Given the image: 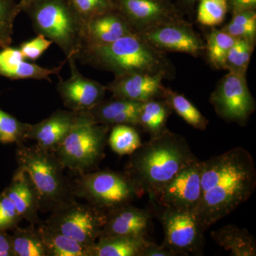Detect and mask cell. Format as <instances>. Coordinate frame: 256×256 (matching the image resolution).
Here are the masks:
<instances>
[{
  "label": "cell",
  "mask_w": 256,
  "mask_h": 256,
  "mask_svg": "<svg viewBox=\"0 0 256 256\" xmlns=\"http://www.w3.org/2000/svg\"><path fill=\"white\" fill-rule=\"evenodd\" d=\"M202 193L194 210L204 232L246 202L256 186L254 158L242 146L201 162Z\"/></svg>",
  "instance_id": "6da1fadb"
},
{
  "label": "cell",
  "mask_w": 256,
  "mask_h": 256,
  "mask_svg": "<svg viewBox=\"0 0 256 256\" xmlns=\"http://www.w3.org/2000/svg\"><path fill=\"white\" fill-rule=\"evenodd\" d=\"M124 172L141 195L154 194L182 170L198 161L181 134L168 128L130 154Z\"/></svg>",
  "instance_id": "7a4b0ae2"
},
{
  "label": "cell",
  "mask_w": 256,
  "mask_h": 256,
  "mask_svg": "<svg viewBox=\"0 0 256 256\" xmlns=\"http://www.w3.org/2000/svg\"><path fill=\"white\" fill-rule=\"evenodd\" d=\"M78 58L112 72L116 76L128 74H161L168 77L173 72L172 64L162 52L136 33L108 44L86 46Z\"/></svg>",
  "instance_id": "3957f363"
},
{
  "label": "cell",
  "mask_w": 256,
  "mask_h": 256,
  "mask_svg": "<svg viewBox=\"0 0 256 256\" xmlns=\"http://www.w3.org/2000/svg\"><path fill=\"white\" fill-rule=\"evenodd\" d=\"M37 34L50 40L68 58L78 60L86 46V24L70 0H32L22 10Z\"/></svg>",
  "instance_id": "277c9868"
},
{
  "label": "cell",
  "mask_w": 256,
  "mask_h": 256,
  "mask_svg": "<svg viewBox=\"0 0 256 256\" xmlns=\"http://www.w3.org/2000/svg\"><path fill=\"white\" fill-rule=\"evenodd\" d=\"M18 170L28 173L40 198V212H52L64 202L74 198L72 185L64 174L63 166L53 152L38 146L16 144Z\"/></svg>",
  "instance_id": "5b68a950"
},
{
  "label": "cell",
  "mask_w": 256,
  "mask_h": 256,
  "mask_svg": "<svg viewBox=\"0 0 256 256\" xmlns=\"http://www.w3.org/2000/svg\"><path fill=\"white\" fill-rule=\"evenodd\" d=\"M110 126L96 124L88 112H79L78 118L53 153L64 169L88 172L105 156Z\"/></svg>",
  "instance_id": "8992f818"
},
{
  "label": "cell",
  "mask_w": 256,
  "mask_h": 256,
  "mask_svg": "<svg viewBox=\"0 0 256 256\" xmlns=\"http://www.w3.org/2000/svg\"><path fill=\"white\" fill-rule=\"evenodd\" d=\"M74 196L108 212L142 196L127 174L112 170L82 173L72 186Z\"/></svg>",
  "instance_id": "52a82bcc"
},
{
  "label": "cell",
  "mask_w": 256,
  "mask_h": 256,
  "mask_svg": "<svg viewBox=\"0 0 256 256\" xmlns=\"http://www.w3.org/2000/svg\"><path fill=\"white\" fill-rule=\"evenodd\" d=\"M106 214L104 210L72 198L52 210L45 224L56 232L89 248L100 237Z\"/></svg>",
  "instance_id": "ba28073f"
},
{
  "label": "cell",
  "mask_w": 256,
  "mask_h": 256,
  "mask_svg": "<svg viewBox=\"0 0 256 256\" xmlns=\"http://www.w3.org/2000/svg\"><path fill=\"white\" fill-rule=\"evenodd\" d=\"M164 230L162 245L176 256L201 255L204 246L203 229L194 210L162 206L152 203Z\"/></svg>",
  "instance_id": "9c48e42d"
},
{
  "label": "cell",
  "mask_w": 256,
  "mask_h": 256,
  "mask_svg": "<svg viewBox=\"0 0 256 256\" xmlns=\"http://www.w3.org/2000/svg\"><path fill=\"white\" fill-rule=\"evenodd\" d=\"M210 102L220 118L244 126L256 110L246 75L228 72L212 92Z\"/></svg>",
  "instance_id": "30bf717a"
},
{
  "label": "cell",
  "mask_w": 256,
  "mask_h": 256,
  "mask_svg": "<svg viewBox=\"0 0 256 256\" xmlns=\"http://www.w3.org/2000/svg\"><path fill=\"white\" fill-rule=\"evenodd\" d=\"M136 34L162 52H182L197 56L206 48L191 25L178 18L158 24Z\"/></svg>",
  "instance_id": "8fae6325"
},
{
  "label": "cell",
  "mask_w": 256,
  "mask_h": 256,
  "mask_svg": "<svg viewBox=\"0 0 256 256\" xmlns=\"http://www.w3.org/2000/svg\"><path fill=\"white\" fill-rule=\"evenodd\" d=\"M201 193V162L198 160L182 170L149 198L150 202L162 206L194 210Z\"/></svg>",
  "instance_id": "7c38bea8"
},
{
  "label": "cell",
  "mask_w": 256,
  "mask_h": 256,
  "mask_svg": "<svg viewBox=\"0 0 256 256\" xmlns=\"http://www.w3.org/2000/svg\"><path fill=\"white\" fill-rule=\"evenodd\" d=\"M76 58L68 60L70 76L66 80L60 79L57 84V92L64 105L69 110L76 112H86L94 108L104 100L106 86L86 77L79 72Z\"/></svg>",
  "instance_id": "4fadbf2b"
},
{
  "label": "cell",
  "mask_w": 256,
  "mask_h": 256,
  "mask_svg": "<svg viewBox=\"0 0 256 256\" xmlns=\"http://www.w3.org/2000/svg\"><path fill=\"white\" fill-rule=\"evenodd\" d=\"M152 225V212L128 204L107 212L105 225L99 238L112 236L146 238Z\"/></svg>",
  "instance_id": "5bb4252c"
},
{
  "label": "cell",
  "mask_w": 256,
  "mask_h": 256,
  "mask_svg": "<svg viewBox=\"0 0 256 256\" xmlns=\"http://www.w3.org/2000/svg\"><path fill=\"white\" fill-rule=\"evenodd\" d=\"M163 74H128L116 76L106 86L116 98L144 102L163 97Z\"/></svg>",
  "instance_id": "9a60e30c"
},
{
  "label": "cell",
  "mask_w": 256,
  "mask_h": 256,
  "mask_svg": "<svg viewBox=\"0 0 256 256\" xmlns=\"http://www.w3.org/2000/svg\"><path fill=\"white\" fill-rule=\"evenodd\" d=\"M114 10L127 22L134 33L176 20L160 0H114Z\"/></svg>",
  "instance_id": "2e32d148"
},
{
  "label": "cell",
  "mask_w": 256,
  "mask_h": 256,
  "mask_svg": "<svg viewBox=\"0 0 256 256\" xmlns=\"http://www.w3.org/2000/svg\"><path fill=\"white\" fill-rule=\"evenodd\" d=\"M79 112L58 110L36 124H28L25 138L37 146L53 151L66 137L78 118Z\"/></svg>",
  "instance_id": "e0dca14e"
},
{
  "label": "cell",
  "mask_w": 256,
  "mask_h": 256,
  "mask_svg": "<svg viewBox=\"0 0 256 256\" xmlns=\"http://www.w3.org/2000/svg\"><path fill=\"white\" fill-rule=\"evenodd\" d=\"M3 192L14 203L22 220L33 225L42 223L38 214L40 195L28 173L16 170L11 183Z\"/></svg>",
  "instance_id": "ac0fdd59"
},
{
  "label": "cell",
  "mask_w": 256,
  "mask_h": 256,
  "mask_svg": "<svg viewBox=\"0 0 256 256\" xmlns=\"http://www.w3.org/2000/svg\"><path fill=\"white\" fill-rule=\"evenodd\" d=\"M132 33L134 32L124 18L116 10H110L88 22L85 47L108 44Z\"/></svg>",
  "instance_id": "d6986e66"
},
{
  "label": "cell",
  "mask_w": 256,
  "mask_h": 256,
  "mask_svg": "<svg viewBox=\"0 0 256 256\" xmlns=\"http://www.w3.org/2000/svg\"><path fill=\"white\" fill-rule=\"evenodd\" d=\"M142 102L116 98L102 100L88 111L96 124L112 127L117 124L138 126V118Z\"/></svg>",
  "instance_id": "ffe728a7"
},
{
  "label": "cell",
  "mask_w": 256,
  "mask_h": 256,
  "mask_svg": "<svg viewBox=\"0 0 256 256\" xmlns=\"http://www.w3.org/2000/svg\"><path fill=\"white\" fill-rule=\"evenodd\" d=\"M212 239L232 256H256L255 237L245 228L224 226L210 233Z\"/></svg>",
  "instance_id": "44dd1931"
},
{
  "label": "cell",
  "mask_w": 256,
  "mask_h": 256,
  "mask_svg": "<svg viewBox=\"0 0 256 256\" xmlns=\"http://www.w3.org/2000/svg\"><path fill=\"white\" fill-rule=\"evenodd\" d=\"M146 237L112 236L99 238L88 248V256H140Z\"/></svg>",
  "instance_id": "7402d4cb"
},
{
  "label": "cell",
  "mask_w": 256,
  "mask_h": 256,
  "mask_svg": "<svg viewBox=\"0 0 256 256\" xmlns=\"http://www.w3.org/2000/svg\"><path fill=\"white\" fill-rule=\"evenodd\" d=\"M38 230L43 238L47 256H88V247L56 232L45 222L38 224Z\"/></svg>",
  "instance_id": "603a6c76"
},
{
  "label": "cell",
  "mask_w": 256,
  "mask_h": 256,
  "mask_svg": "<svg viewBox=\"0 0 256 256\" xmlns=\"http://www.w3.org/2000/svg\"><path fill=\"white\" fill-rule=\"evenodd\" d=\"M172 109L165 100L156 99L142 102L138 118V126L151 136H156L166 129V124Z\"/></svg>",
  "instance_id": "cb8c5ba5"
},
{
  "label": "cell",
  "mask_w": 256,
  "mask_h": 256,
  "mask_svg": "<svg viewBox=\"0 0 256 256\" xmlns=\"http://www.w3.org/2000/svg\"><path fill=\"white\" fill-rule=\"evenodd\" d=\"M35 225L16 227L12 235L14 256H47L43 238Z\"/></svg>",
  "instance_id": "d4e9b609"
},
{
  "label": "cell",
  "mask_w": 256,
  "mask_h": 256,
  "mask_svg": "<svg viewBox=\"0 0 256 256\" xmlns=\"http://www.w3.org/2000/svg\"><path fill=\"white\" fill-rule=\"evenodd\" d=\"M163 98L169 102L172 109L192 127L200 130L206 129L208 121L186 97L164 88Z\"/></svg>",
  "instance_id": "484cf974"
},
{
  "label": "cell",
  "mask_w": 256,
  "mask_h": 256,
  "mask_svg": "<svg viewBox=\"0 0 256 256\" xmlns=\"http://www.w3.org/2000/svg\"><path fill=\"white\" fill-rule=\"evenodd\" d=\"M66 60L52 68H44L40 66L28 63L24 60L9 67L0 68V76L12 80L16 79H36L50 82L52 75H58Z\"/></svg>",
  "instance_id": "4316f807"
},
{
  "label": "cell",
  "mask_w": 256,
  "mask_h": 256,
  "mask_svg": "<svg viewBox=\"0 0 256 256\" xmlns=\"http://www.w3.org/2000/svg\"><path fill=\"white\" fill-rule=\"evenodd\" d=\"M108 143L114 152L120 156L131 154L142 144L140 137L134 126L117 124L110 128Z\"/></svg>",
  "instance_id": "83f0119b"
},
{
  "label": "cell",
  "mask_w": 256,
  "mask_h": 256,
  "mask_svg": "<svg viewBox=\"0 0 256 256\" xmlns=\"http://www.w3.org/2000/svg\"><path fill=\"white\" fill-rule=\"evenodd\" d=\"M237 38L222 30H214L207 38V52L210 62L216 68L224 69L229 50Z\"/></svg>",
  "instance_id": "f1b7e54d"
},
{
  "label": "cell",
  "mask_w": 256,
  "mask_h": 256,
  "mask_svg": "<svg viewBox=\"0 0 256 256\" xmlns=\"http://www.w3.org/2000/svg\"><path fill=\"white\" fill-rule=\"evenodd\" d=\"M254 44L246 38H237L229 50L224 69L232 73L246 75L254 50Z\"/></svg>",
  "instance_id": "f546056e"
},
{
  "label": "cell",
  "mask_w": 256,
  "mask_h": 256,
  "mask_svg": "<svg viewBox=\"0 0 256 256\" xmlns=\"http://www.w3.org/2000/svg\"><path fill=\"white\" fill-rule=\"evenodd\" d=\"M222 30L235 38H246L254 43L256 36L255 10H245L234 13L232 21Z\"/></svg>",
  "instance_id": "4dcf8cb0"
},
{
  "label": "cell",
  "mask_w": 256,
  "mask_h": 256,
  "mask_svg": "<svg viewBox=\"0 0 256 256\" xmlns=\"http://www.w3.org/2000/svg\"><path fill=\"white\" fill-rule=\"evenodd\" d=\"M22 12L18 3L14 0H0V47L10 46L12 42L14 22Z\"/></svg>",
  "instance_id": "1f68e13d"
},
{
  "label": "cell",
  "mask_w": 256,
  "mask_h": 256,
  "mask_svg": "<svg viewBox=\"0 0 256 256\" xmlns=\"http://www.w3.org/2000/svg\"><path fill=\"white\" fill-rule=\"evenodd\" d=\"M28 124L18 120L14 116L0 109V143L18 144L26 140Z\"/></svg>",
  "instance_id": "d6a6232c"
},
{
  "label": "cell",
  "mask_w": 256,
  "mask_h": 256,
  "mask_svg": "<svg viewBox=\"0 0 256 256\" xmlns=\"http://www.w3.org/2000/svg\"><path fill=\"white\" fill-rule=\"evenodd\" d=\"M227 10L228 0H200L197 20L204 26H217L223 22Z\"/></svg>",
  "instance_id": "836d02e7"
},
{
  "label": "cell",
  "mask_w": 256,
  "mask_h": 256,
  "mask_svg": "<svg viewBox=\"0 0 256 256\" xmlns=\"http://www.w3.org/2000/svg\"><path fill=\"white\" fill-rule=\"evenodd\" d=\"M86 24L98 15L114 10V0H70Z\"/></svg>",
  "instance_id": "e575fe53"
},
{
  "label": "cell",
  "mask_w": 256,
  "mask_h": 256,
  "mask_svg": "<svg viewBox=\"0 0 256 256\" xmlns=\"http://www.w3.org/2000/svg\"><path fill=\"white\" fill-rule=\"evenodd\" d=\"M22 220L14 203L4 192L0 194V230H14Z\"/></svg>",
  "instance_id": "d590c367"
},
{
  "label": "cell",
  "mask_w": 256,
  "mask_h": 256,
  "mask_svg": "<svg viewBox=\"0 0 256 256\" xmlns=\"http://www.w3.org/2000/svg\"><path fill=\"white\" fill-rule=\"evenodd\" d=\"M53 42L41 34L28 41L23 42L18 50L21 52L24 60H36L48 48Z\"/></svg>",
  "instance_id": "8d00e7d4"
},
{
  "label": "cell",
  "mask_w": 256,
  "mask_h": 256,
  "mask_svg": "<svg viewBox=\"0 0 256 256\" xmlns=\"http://www.w3.org/2000/svg\"><path fill=\"white\" fill-rule=\"evenodd\" d=\"M23 60L22 55L18 48L8 46L0 52V68L11 66Z\"/></svg>",
  "instance_id": "74e56055"
},
{
  "label": "cell",
  "mask_w": 256,
  "mask_h": 256,
  "mask_svg": "<svg viewBox=\"0 0 256 256\" xmlns=\"http://www.w3.org/2000/svg\"><path fill=\"white\" fill-rule=\"evenodd\" d=\"M140 256H176V254L162 245L148 242L143 248Z\"/></svg>",
  "instance_id": "f35d334b"
},
{
  "label": "cell",
  "mask_w": 256,
  "mask_h": 256,
  "mask_svg": "<svg viewBox=\"0 0 256 256\" xmlns=\"http://www.w3.org/2000/svg\"><path fill=\"white\" fill-rule=\"evenodd\" d=\"M0 256H14L12 235L0 230Z\"/></svg>",
  "instance_id": "ab89813d"
},
{
  "label": "cell",
  "mask_w": 256,
  "mask_h": 256,
  "mask_svg": "<svg viewBox=\"0 0 256 256\" xmlns=\"http://www.w3.org/2000/svg\"><path fill=\"white\" fill-rule=\"evenodd\" d=\"M230 4L234 13H236L245 10L255 9L256 0H230Z\"/></svg>",
  "instance_id": "60d3db41"
},
{
  "label": "cell",
  "mask_w": 256,
  "mask_h": 256,
  "mask_svg": "<svg viewBox=\"0 0 256 256\" xmlns=\"http://www.w3.org/2000/svg\"><path fill=\"white\" fill-rule=\"evenodd\" d=\"M32 1V0H20V2H18V5H20V9L22 10L24 6L25 5L28 4V2Z\"/></svg>",
  "instance_id": "b9f144b4"
}]
</instances>
